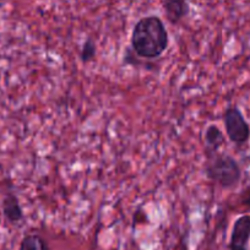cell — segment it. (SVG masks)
<instances>
[{
  "label": "cell",
  "mask_w": 250,
  "mask_h": 250,
  "mask_svg": "<svg viewBox=\"0 0 250 250\" xmlns=\"http://www.w3.org/2000/svg\"><path fill=\"white\" fill-rule=\"evenodd\" d=\"M168 43V31L162 19L158 16H145L134 26L130 44L138 57L144 59H156L166 52Z\"/></svg>",
  "instance_id": "1"
},
{
  "label": "cell",
  "mask_w": 250,
  "mask_h": 250,
  "mask_svg": "<svg viewBox=\"0 0 250 250\" xmlns=\"http://www.w3.org/2000/svg\"><path fill=\"white\" fill-rule=\"evenodd\" d=\"M205 174L213 183L229 189L239 183L242 170L237 161L227 153L206 151Z\"/></svg>",
  "instance_id": "2"
},
{
  "label": "cell",
  "mask_w": 250,
  "mask_h": 250,
  "mask_svg": "<svg viewBox=\"0 0 250 250\" xmlns=\"http://www.w3.org/2000/svg\"><path fill=\"white\" fill-rule=\"evenodd\" d=\"M226 133L232 143L244 144L250 136V128L242 112L237 107H229L223 114Z\"/></svg>",
  "instance_id": "3"
},
{
  "label": "cell",
  "mask_w": 250,
  "mask_h": 250,
  "mask_svg": "<svg viewBox=\"0 0 250 250\" xmlns=\"http://www.w3.org/2000/svg\"><path fill=\"white\" fill-rule=\"evenodd\" d=\"M250 238V215H243L233 225L230 250H247Z\"/></svg>",
  "instance_id": "4"
},
{
  "label": "cell",
  "mask_w": 250,
  "mask_h": 250,
  "mask_svg": "<svg viewBox=\"0 0 250 250\" xmlns=\"http://www.w3.org/2000/svg\"><path fill=\"white\" fill-rule=\"evenodd\" d=\"M165 9L166 18L173 25L179 23L189 14V4L187 0H161Z\"/></svg>",
  "instance_id": "5"
},
{
  "label": "cell",
  "mask_w": 250,
  "mask_h": 250,
  "mask_svg": "<svg viewBox=\"0 0 250 250\" xmlns=\"http://www.w3.org/2000/svg\"><path fill=\"white\" fill-rule=\"evenodd\" d=\"M3 213L10 223H19L23 218V211L18 196L13 193H6L3 199Z\"/></svg>",
  "instance_id": "6"
},
{
  "label": "cell",
  "mask_w": 250,
  "mask_h": 250,
  "mask_svg": "<svg viewBox=\"0 0 250 250\" xmlns=\"http://www.w3.org/2000/svg\"><path fill=\"white\" fill-rule=\"evenodd\" d=\"M225 143V138L221 129L216 125H208L205 131L206 151H218Z\"/></svg>",
  "instance_id": "7"
},
{
  "label": "cell",
  "mask_w": 250,
  "mask_h": 250,
  "mask_svg": "<svg viewBox=\"0 0 250 250\" xmlns=\"http://www.w3.org/2000/svg\"><path fill=\"white\" fill-rule=\"evenodd\" d=\"M19 250H49V248L41 235L27 234L21 240Z\"/></svg>",
  "instance_id": "8"
},
{
  "label": "cell",
  "mask_w": 250,
  "mask_h": 250,
  "mask_svg": "<svg viewBox=\"0 0 250 250\" xmlns=\"http://www.w3.org/2000/svg\"><path fill=\"white\" fill-rule=\"evenodd\" d=\"M96 44L92 40H87L83 45V49H81V60L83 62H90L95 59L96 57Z\"/></svg>",
  "instance_id": "9"
},
{
  "label": "cell",
  "mask_w": 250,
  "mask_h": 250,
  "mask_svg": "<svg viewBox=\"0 0 250 250\" xmlns=\"http://www.w3.org/2000/svg\"><path fill=\"white\" fill-rule=\"evenodd\" d=\"M243 204H244L245 206H248V208H250V193L248 194L247 196L244 198V200H243Z\"/></svg>",
  "instance_id": "10"
}]
</instances>
